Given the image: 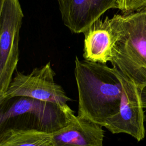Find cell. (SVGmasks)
<instances>
[{
  "label": "cell",
  "mask_w": 146,
  "mask_h": 146,
  "mask_svg": "<svg viewBox=\"0 0 146 146\" xmlns=\"http://www.w3.org/2000/svg\"><path fill=\"white\" fill-rule=\"evenodd\" d=\"M74 74L78 92V115L105 127L118 112L121 103L122 84L116 68L76 56Z\"/></svg>",
  "instance_id": "cell-1"
},
{
  "label": "cell",
  "mask_w": 146,
  "mask_h": 146,
  "mask_svg": "<svg viewBox=\"0 0 146 146\" xmlns=\"http://www.w3.org/2000/svg\"><path fill=\"white\" fill-rule=\"evenodd\" d=\"M111 19L116 35L111 63L141 90L146 87V9Z\"/></svg>",
  "instance_id": "cell-2"
},
{
  "label": "cell",
  "mask_w": 146,
  "mask_h": 146,
  "mask_svg": "<svg viewBox=\"0 0 146 146\" xmlns=\"http://www.w3.org/2000/svg\"><path fill=\"white\" fill-rule=\"evenodd\" d=\"M6 108H1L0 126L7 121H23L24 125H32L35 129L53 133L67 125L75 116L68 106L63 107L55 103L34 98L18 96Z\"/></svg>",
  "instance_id": "cell-3"
},
{
  "label": "cell",
  "mask_w": 146,
  "mask_h": 146,
  "mask_svg": "<svg viewBox=\"0 0 146 146\" xmlns=\"http://www.w3.org/2000/svg\"><path fill=\"white\" fill-rule=\"evenodd\" d=\"M23 17L19 0H3L0 4V102L18 63L19 31Z\"/></svg>",
  "instance_id": "cell-4"
},
{
  "label": "cell",
  "mask_w": 146,
  "mask_h": 146,
  "mask_svg": "<svg viewBox=\"0 0 146 146\" xmlns=\"http://www.w3.org/2000/svg\"><path fill=\"white\" fill-rule=\"evenodd\" d=\"M55 75L50 62L40 68H34L28 74L17 72L0 104L13 98L26 96L67 106V102L71 99L66 94L63 88L55 83Z\"/></svg>",
  "instance_id": "cell-5"
},
{
  "label": "cell",
  "mask_w": 146,
  "mask_h": 146,
  "mask_svg": "<svg viewBox=\"0 0 146 146\" xmlns=\"http://www.w3.org/2000/svg\"><path fill=\"white\" fill-rule=\"evenodd\" d=\"M116 70L122 84L121 103L118 112L108 120L105 128L113 134L127 133L140 141L145 137L140 91L132 80Z\"/></svg>",
  "instance_id": "cell-6"
},
{
  "label": "cell",
  "mask_w": 146,
  "mask_h": 146,
  "mask_svg": "<svg viewBox=\"0 0 146 146\" xmlns=\"http://www.w3.org/2000/svg\"><path fill=\"white\" fill-rule=\"evenodd\" d=\"M62 20L72 33H83L107 10L119 8V0H56Z\"/></svg>",
  "instance_id": "cell-7"
},
{
  "label": "cell",
  "mask_w": 146,
  "mask_h": 146,
  "mask_svg": "<svg viewBox=\"0 0 146 146\" xmlns=\"http://www.w3.org/2000/svg\"><path fill=\"white\" fill-rule=\"evenodd\" d=\"M83 34L84 59L102 64L111 62L116 40L111 18L98 19Z\"/></svg>",
  "instance_id": "cell-8"
},
{
  "label": "cell",
  "mask_w": 146,
  "mask_h": 146,
  "mask_svg": "<svg viewBox=\"0 0 146 146\" xmlns=\"http://www.w3.org/2000/svg\"><path fill=\"white\" fill-rule=\"evenodd\" d=\"M103 127L86 117L75 115L67 125L52 133L54 146H103Z\"/></svg>",
  "instance_id": "cell-9"
},
{
  "label": "cell",
  "mask_w": 146,
  "mask_h": 146,
  "mask_svg": "<svg viewBox=\"0 0 146 146\" xmlns=\"http://www.w3.org/2000/svg\"><path fill=\"white\" fill-rule=\"evenodd\" d=\"M0 146H54L52 133L35 129L10 127L0 134Z\"/></svg>",
  "instance_id": "cell-10"
},
{
  "label": "cell",
  "mask_w": 146,
  "mask_h": 146,
  "mask_svg": "<svg viewBox=\"0 0 146 146\" xmlns=\"http://www.w3.org/2000/svg\"><path fill=\"white\" fill-rule=\"evenodd\" d=\"M146 9V0H119V8L123 13Z\"/></svg>",
  "instance_id": "cell-11"
},
{
  "label": "cell",
  "mask_w": 146,
  "mask_h": 146,
  "mask_svg": "<svg viewBox=\"0 0 146 146\" xmlns=\"http://www.w3.org/2000/svg\"><path fill=\"white\" fill-rule=\"evenodd\" d=\"M140 90V89H139ZM140 91V98L143 108H146V87L143 88Z\"/></svg>",
  "instance_id": "cell-12"
},
{
  "label": "cell",
  "mask_w": 146,
  "mask_h": 146,
  "mask_svg": "<svg viewBox=\"0 0 146 146\" xmlns=\"http://www.w3.org/2000/svg\"><path fill=\"white\" fill-rule=\"evenodd\" d=\"M3 1V0H0V4H1V3H2Z\"/></svg>",
  "instance_id": "cell-13"
}]
</instances>
